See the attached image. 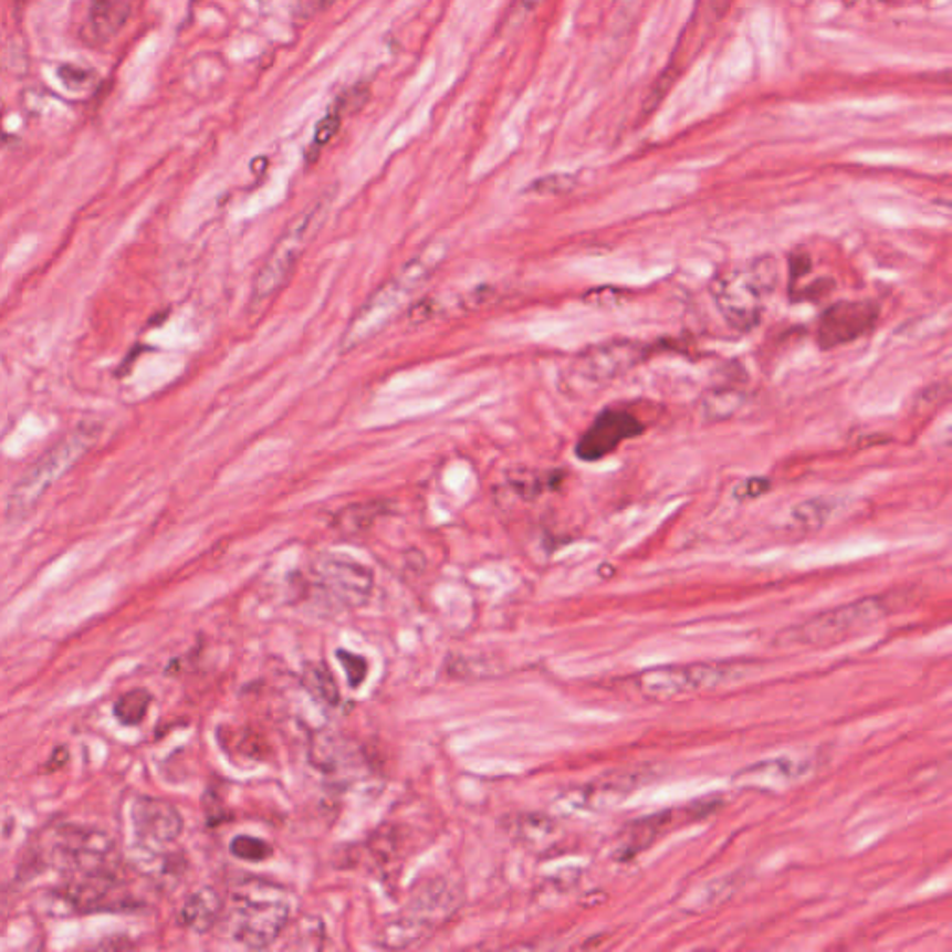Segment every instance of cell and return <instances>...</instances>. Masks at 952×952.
Segmentation results:
<instances>
[{"label":"cell","instance_id":"7c38bea8","mask_svg":"<svg viewBox=\"0 0 952 952\" xmlns=\"http://www.w3.org/2000/svg\"><path fill=\"white\" fill-rule=\"evenodd\" d=\"M642 432V422L631 411L605 408L578 439L575 454L583 462H597L613 454L627 439L638 438Z\"/></svg>","mask_w":952,"mask_h":952},{"label":"cell","instance_id":"4fadbf2b","mask_svg":"<svg viewBox=\"0 0 952 952\" xmlns=\"http://www.w3.org/2000/svg\"><path fill=\"white\" fill-rule=\"evenodd\" d=\"M133 826L144 847L155 848L176 843L185 823L181 813L170 802L140 796L133 804Z\"/></svg>","mask_w":952,"mask_h":952},{"label":"cell","instance_id":"7402d4cb","mask_svg":"<svg viewBox=\"0 0 952 952\" xmlns=\"http://www.w3.org/2000/svg\"><path fill=\"white\" fill-rule=\"evenodd\" d=\"M304 687L316 700L329 708L339 705L341 692L332 670L324 662H311L304 670Z\"/></svg>","mask_w":952,"mask_h":952},{"label":"cell","instance_id":"30bf717a","mask_svg":"<svg viewBox=\"0 0 952 952\" xmlns=\"http://www.w3.org/2000/svg\"><path fill=\"white\" fill-rule=\"evenodd\" d=\"M316 585L335 607L354 610L368 601L375 577L359 562L327 556L316 566Z\"/></svg>","mask_w":952,"mask_h":952},{"label":"cell","instance_id":"d6a6232c","mask_svg":"<svg viewBox=\"0 0 952 952\" xmlns=\"http://www.w3.org/2000/svg\"><path fill=\"white\" fill-rule=\"evenodd\" d=\"M771 490V482L765 479H752L746 480L744 484L741 485V490L736 491V496H744V499H754V496H760L765 493V491Z\"/></svg>","mask_w":952,"mask_h":952},{"label":"cell","instance_id":"e0dca14e","mask_svg":"<svg viewBox=\"0 0 952 952\" xmlns=\"http://www.w3.org/2000/svg\"><path fill=\"white\" fill-rule=\"evenodd\" d=\"M129 18L125 0H92L86 34L92 43H106L123 29Z\"/></svg>","mask_w":952,"mask_h":952},{"label":"cell","instance_id":"d4e9b609","mask_svg":"<svg viewBox=\"0 0 952 952\" xmlns=\"http://www.w3.org/2000/svg\"><path fill=\"white\" fill-rule=\"evenodd\" d=\"M741 393L719 389V391L709 393L708 397L703 398L701 411L708 421H724L728 417L733 416L736 409L741 408Z\"/></svg>","mask_w":952,"mask_h":952},{"label":"cell","instance_id":"5b68a950","mask_svg":"<svg viewBox=\"0 0 952 952\" xmlns=\"http://www.w3.org/2000/svg\"><path fill=\"white\" fill-rule=\"evenodd\" d=\"M326 211L327 201L318 199L286 228L285 233L281 234L259 270L258 278L253 281L252 300H250L253 307L263 305L280 291L281 286L285 285L289 275L293 274L294 266L299 264L302 253L313 239V234L316 233V229L321 228Z\"/></svg>","mask_w":952,"mask_h":952},{"label":"cell","instance_id":"5bb4252c","mask_svg":"<svg viewBox=\"0 0 952 952\" xmlns=\"http://www.w3.org/2000/svg\"><path fill=\"white\" fill-rule=\"evenodd\" d=\"M458 904H460V891H457V888L447 880H436V882L425 883L414 895L404 913L425 924L428 930H433L457 912Z\"/></svg>","mask_w":952,"mask_h":952},{"label":"cell","instance_id":"83f0119b","mask_svg":"<svg viewBox=\"0 0 952 952\" xmlns=\"http://www.w3.org/2000/svg\"><path fill=\"white\" fill-rule=\"evenodd\" d=\"M335 655H337V660H339L341 667L345 670L346 681H348V684H351L352 689H359L363 681L367 679V659L362 657V655L346 651V649H337V653Z\"/></svg>","mask_w":952,"mask_h":952},{"label":"cell","instance_id":"ffe728a7","mask_svg":"<svg viewBox=\"0 0 952 952\" xmlns=\"http://www.w3.org/2000/svg\"><path fill=\"white\" fill-rule=\"evenodd\" d=\"M432 930H428L425 924L419 923L408 913H402L400 918L393 919L381 927L378 943L384 949H409L427 940Z\"/></svg>","mask_w":952,"mask_h":952},{"label":"cell","instance_id":"9a60e30c","mask_svg":"<svg viewBox=\"0 0 952 952\" xmlns=\"http://www.w3.org/2000/svg\"><path fill=\"white\" fill-rule=\"evenodd\" d=\"M311 761L318 771L339 776L341 772H356L362 765V755L345 739L318 733L311 742Z\"/></svg>","mask_w":952,"mask_h":952},{"label":"cell","instance_id":"1f68e13d","mask_svg":"<svg viewBox=\"0 0 952 952\" xmlns=\"http://www.w3.org/2000/svg\"><path fill=\"white\" fill-rule=\"evenodd\" d=\"M60 79L65 82V86L81 90L84 86H88L90 82H92V73L79 70V67H62L60 70Z\"/></svg>","mask_w":952,"mask_h":952},{"label":"cell","instance_id":"8992f818","mask_svg":"<svg viewBox=\"0 0 952 952\" xmlns=\"http://www.w3.org/2000/svg\"><path fill=\"white\" fill-rule=\"evenodd\" d=\"M744 673L746 668L731 662L651 668L648 672L638 676L637 687L640 694L649 700L667 701L676 700L679 695L735 683Z\"/></svg>","mask_w":952,"mask_h":952},{"label":"cell","instance_id":"9c48e42d","mask_svg":"<svg viewBox=\"0 0 952 952\" xmlns=\"http://www.w3.org/2000/svg\"><path fill=\"white\" fill-rule=\"evenodd\" d=\"M642 352L635 341L616 339L592 346L569 365L567 384L578 393L597 391L635 367Z\"/></svg>","mask_w":952,"mask_h":952},{"label":"cell","instance_id":"4316f807","mask_svg":"<svg viewBox=\"0 0 952 952\" xmlns=\"http://www.w3.org/2000/svg\"><path fill=\"white\" fill-rule=\"evenodd\" d=\"M229 850H231L234 858L242 859V861H252V864H261V861H266V859L274 856V847L270 843L252 836L234 837L231 845H229Z\"/></svg>","mask_w":952,"mask_h":952},{"label":"cell","instance_id":"f1b7e54d","mask_svg":"<svg viewBox=\"0 0 952 952\" xmlns=\"http://www.w3.org/2000/svg\"><path fill=\"white\" fill-rule=\"evenodd\" d=\"M573 187H575V177L567 174H553L532 182L529 192L537 196H558V193L569 192Z\"/></svg>","mask_w":952,"mask_h":952},{"label":"cell","instance_id":"cb8c5ba5","mask_svg":"<svg viewBox=\"0 0 952 952\" xmlns=\"http://www.w3.org/2000/svg\"><path fill=\"white\" fill-rule=\"evenodd\" d=\"M326 941L324 923L318 918H302L294 924L291 935L286 940L285 949L293 951H321Z\"/></svg>","mask_w":952,"mask_h":952},{"label":"cell","instance_id":"7a4b0ae2","mask_svg":"<svg viewBox=\"0 0 952 952\" xmlns=\"http://www.w3.org/2000/svg\"><path fill=\"white\" fill-rule=\"evenodd\" d=\"M441 250H428L419 258L411 259L397 275H393L386 285H381L367 304L363 305L356 318L346 329L343 348L352 351L370 339L395 313L408 302L409 296L430 278L432 270L441 263Z\"/></svg>","mask_w":952,"mask_h":952},{"label":"cell","instance_id":"ba28073f","mask_svg":"<svg viewBox=\"0 0 952 952\" xmlns=\"http://www.w3.org/2000/svg\"><path fill=\"white\" fill-rule=\"evenodd\" d=\"M893 607L883 597H865L843 607L831 608L807 619L806 624L791 632V642L804 646H828L841 642L854 632L886 618Z\"/></svg>","mask_w":952,"mask_h":952},{"label":"cell","instance_id":"52a82bcc","mask_svg":"<svg viewBox=\"0 0 952 952\" xmlns=\"http://www.w3.org/2000/svg\"><path fill=\"white\" fill-rule=\"evenodd\" d=\"M97 432L94 428L82 427L67 438L62 439L56 447L48 450L43 457L27 469V473L19 479L10 495V512L12 514H24L32 509L43 491L53 485L79 458L94 443Z\"/></svg>","mask_w":952,"mask_h":952},{"label":"cell","instance_id":"6da1fadb","mask_svg":"<svg viewBox=\"0 0 952 952\" xmlns=\"http://www.w3.org/2000/svg\"><path fill=\"white\" fill-rule=\"evenodd\" d=\"M776 263L771 258L731 269L713 281L714 304L736 332H750L761 322L766 299L776 286Z\"/></svg>","mask_w":952,"mask_h":952},{"label":"cell","instance_id":"3957f363","mask_svg":"<svg viewBox=\"0 0 952 952\" xmlns=\"http://www.w3.org/2000/svg\"><path fill=\"white\" fill-rule=\"evenodd\" d=\"M291 919V904L274 883H248L234 897L229 929L234 940L248 949H266L285 932Z\"/></svg>","mask_w":952,"mask_h":952},{"label":"cell","instance_id":"f546056e","mask_svg":"<svg viewBox=\"0 0 952 952\" xmlns=\"http://www.w3.org/2000/svg\"><path fill=\"white\" fill-rule=\"evenodd\" d=\"M368 97H370V88H368L367 84H356V86H352L351 90H346L345 94L341 95L337 103H335L334 111L339 112L341 116L343 114H354V112L362 111L363 106L367 105Z\"/></svg>","mask_w":952,"mask_h":952},{"label":"cell","instance_id":"484cf974","mask_svg":"<svg viewBox=\"0 0 952 952\" xmlns=\"http://www.w3.org/2000/svg\"><path fill=\"white\" fill-rule=\"evenodd\" d=\"M831 509L834 506L828 501L812 499V501L798 504L793 510V520H795L796 525L801 526L802 531H818L830 517Z\"/></svg>","mask_w":952,"mask_h":952},{"label":"cell","instance_id":"277c9868","mask_svg":"<svg viewBox=\"0 0 952 952\" xmlns=\"http://www.w3.org/2000/svg\"><path fill=\"white\" fill-rule=\"evenodd\" d=\"M112 856L114 843L106 831L76 824H60L49 830L34 850V861L41 867L82 875L108 872Z\"/></svg>","mask_w":952,"mask_h":952},{"label":"cell","instance_id":"d6986e66","mask_svg":"<svg viewBox=\"0 0 952 952\" xmlns=\"http://www.w3.org/2000/svg\"><path fill=\"white\" fill-rule=\"evenodd\" d=\"M510 836L525 847H542L555 836L556 826L550 817L536 813H523L509 818Z\"/></svg>","mask_w":952,"mask_h":952},{"label":"cell","instance_id":"836d02e7","mask_svg":"<svg viewBox=\"0 0 952 952\" xmlns=\"http://www.w3.org/2000/svg\"><path fill=\"white\" fill-rule=\"evenodd\" d=\"M542 2H544V0H517V7H520L521 12L531 13L532 10H536Z\"/></svg>","mask_w":952,"mask_h":952},{"label":"cell","instance_id":"44dd1931","mask_svg":"<svg viewBox=\"0 0 952 952\" xmlns=\"http://www.w3.org/2000/svg\"><path fill=\"white\" fill-rule=\"evenodd\" d=\"M668 823H672V813L665 812L653 817H646L642 820L629 826L624 843L619 847V859H631L638 852H642L655 841V837L659 834Z\"/></svg>","mask_w":952,"mask_h":952},{"label":"cell","instance_id":"8fae6325","mask_svg":"<svg viewBox=\"0 0 952 952\" xmlns=\"http://www.w3.org/2000/svg\"><path fill=\"white\" fill-rule=\"evenodd\" d=\"M880 307L875 302L843 300L824 311L817 324V345L831 351L871 334L877 327Z\"/></svg>","mask_w":952,"mask_h":952},{"label":"cell","instance_id":"ac0fdd59","mask_svg":"<svg viewBox=\"0 0 952 952\" xmlns=\"http://www.w3.org/2000/svg\"><path fill=\"white\" fill-rule=\"evenodd\" d=\"M804 768L795 765L791 760H774L757 763V765L749 766L746 771L739 772V780H742L744 785L752 787H777L791 783L795 777L802 776Z\"/></svg>","mask_w":952,"mask_h":952},{"label":"cell","instance_id":"4dcf8cb0","mask_svg":"<svg viewBox=\"0 0 952 952\" xmlns=\"http://www.w3.org/2000/svg\"><path fill=\"white\" fill-rule=\"evenodd\" d=\"M341 127V114L337 111H332L327 114L324 119H321V123L316 125L315 129V147L324 146L327 142L332 140L335 135H337V130Z\"/></svg>","mask_w":952,"mask_h":952},{"label":"cell","instance_id":"2e32d148","mask_svg":"<svg viewBox=\"0 0 952 952\" xmlns=\"http://www.w3.org/2000/svg\"><path fill=\"white\" fill-rule=\"evenodd\" d=\"M223 902L222 897L218 895L217 889L203 888L188 897L187 902L182 904L179 921L182 927H187L192 932L205 934L217 924L220 913H222Z\"/></svg>","mask_w":952,"mask_h":952},{"label":"cell","instance_id":"603a6c76","mask_svg":"<svg viewBox=\"0 0 952 952\" xmlns=\"http://www.w3.org/2000/svg\"><path fill=\"white\" fill-rule=\"evenodd\" d=\"M153 695L146 689H133L125 694L119 695L114 705V714L116 719L127 728L140 725L146 719L149 705H151Z\"/></svg>","mask_w":952,"mask_h":952}]
</instances>
